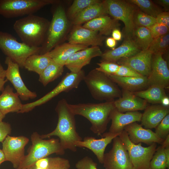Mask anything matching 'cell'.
<instances>
[{
  "instance_id": "obj_1",
  "label": "cell",
  "mask_w": 169,
  "mask_h": 169,
  "mask_svg": "<svg viewBox=\"0 0 169 169\" xmlns=\"http://www.w3.org/2000/svg\"><path fill=\"white\" fill-rule=\"evenodd\" d=\"M69 104L64 99L58 102L55 110L58 114V120L55 129L51 132L40 136L44 139L57 136L65 150L68 149L75 152L77 148L75 143L82 140V139L76 131L75 115L71 111Z\"/></svg>"
},
{
  "instance_id": "obj_2",
  "label": "cell",
  "mask_w": 169,
  "mask_h": 169,
  "mask_svg": "<svg viewBox=\"0 0 169 169\" xmlns=\"http://www.w3.org/2000/svg\"><path fill=\"white\" fill-rule=\"evenodd\" d=\"M114 101L99 103H79L69 104L72 112L88 119L91 125L90 130L97 135L101 136L107 129L110 120V116L115 109Z\"/></svg>"
},
{
  "instance_id": "obj_3",
  "label": "cell",
  "mask_w": 169,
  "mask_h": 169,
  "mask_svg": "<svg viewBox=\"0 0 169 169\" xmlns=\"http://www.w3.org/2000/svg\"><path fill=\"white\" fill-rule=\"evenodd\" d=\"M50 22L33 14L15 21L13 28L22 43L31 47H41L45 38Z\"/></svg>"
},
{
  "instance_id": "obj_4",
  "label": "cell",
  "mask_w": 169,
  "mask_h": 169,
  "mask_svg": "<svg viewBox=\"0 0 169 169\" xmlns=\"http://www.w3.org/2000/svg\"><path fill=\"white\" fill-rule=\"evenodd\" d=\"M83 80L92 97L100 101H113L120 97L121 90L108 75L96 68L85 75Z\"/></svg>"
},
{
  "instance_id": "obj_5",
  "label": "cell",
  "mask_w": 169,
  "mask_h": 169,
  "mask_svg": "<svg viewBox=\"0 0 169 169\" xmlns=\"http://www.w3.org/2000/svg\"><path fill=\"white\" fill-rule=\"evenodd\" d=\"M32 146L28 154L25 156L22 162L17 169L26 168L35 164L38 160L56 153L63 155L65 150L58 139L52 138L44 140L37 132L31 136Z\"/></svg>"
},
{
  "instance_id": "obj_6",
  "label": "cell",
  "mask_w": 169,
  "mask_h": 169,
  "mask_svg": "<svg viewBox=\"0 0 169 169\" xmlns=\"http://www.w3.org/2000/svg\"><path fill=\"white\" fill-rule=\"evenodd\" d=\"M54 10L45 41L40 47L39 54H43L50 51L59 43L66 32L68 20L64 9L59 4Z\"/></svg>"
},
{
  "instance_id": "obj_7",
  "label": "cell",
  "mask_w": 169,
  "mask_h": 169,
  "mask_svg": "<svg viewBox=\"0 0 169 169\" xmlns=\"http://www.w3.org/2000/svg\"><path fill=\"white\" fill-rule=\"evenodd\" d=\"M57 0H0V15L7 18L28 15Z\"/></svg>"
},
{
  "instance_id": "obj_8",
  "label": "cell",
  "mask_w": 169,
  "mask_h": 169,
  "mask_svg": "<svg viewBox=\"0 0 169 169\" xmlns=\"http://www.w3.org/2000/svg\"><path fill=\"white\" fill-rule=\"evenodd\" d=\"M40 47H31L20 43L12 34L0 31V49L19 67L23 68L26 59L30 56L39 54Z\"/></svg>"
},
{
  "instance_id": "obj_9",
  "label": "cell",
  "mask_w": 169,
  "mask_h": 169,
  "mask_svg": "<svg viewBox=\"0 0 169 169\" xmlns=\"http://www.w3.org/2000/svg\"><path fill=\"white\" fill-rule=\"evenodd\" d=\"M107 14L124 23L125 39H132L135 26L133 22L134 13L137 7L128 0H104Z\"/></svg>"
},
{
  "instance_id": "obj_10",
  "label": "cell",
  "mask_w": 169,
  "mask_h": 169,
  "mask_svg": "<svg viewBox=\"0 0 169 169\" xmlns=\"http://www.w3.org/2000/svg\"><path fill=\"white\" fill-rule=\"evenodd\" d=\"M128 152L133 169H151L150 163L156 149V143L148 146H142L141 143L136 144L129 139L126 132L123 130L118 136Z\"/></svg>"
},
{
  "instance_id": "obj_11",
  "label": "cell",
  "mask_w": 169,
  "mask_h": 169,
  "mask_svg": "<svg viewBox=\"0 0 169 169\" xmlns=\"http://www.w3.org/2000/svg\"><path fill=\"white\" fill-rule=\"evenodd\" d=\"M85 75L84 71L81 70L74 73H67L60 82L52 90L38 100L32 102L23 104L19 113L27 112L36 107L44 104L62 92H68L78 87Z\"/></svg>"
},
{
  "instance_id": "obj_12",
  "label": "cell",
  "mask_w": 169,
  "mask_h": 169,
  "mask_svg": "<svg viewBox=\"0 0 169 169\" xmlns=\"http://www.w3.org/2000/svg\"><path fill=\"white\" fill-rule=\"evenodd\" d=\"M113 140L112 148L104 154V167L105 169H133L128 152L119 136Z\"/></svg>"
},
{
  "instance_id": "obj_13",
  "label": "cell",
  "mask_w": 169,
  "mask_h": 169,
  "mask_svg": "<svg viewBox=\"0 0 169 169\" xmlns=\"http://www.w3.org/2000/svg\"><path fill=\"white\" fill-rule=\"evenodd\" d=\"M28 141L24 136L8 135L2 142V150L6 161L11 162L15 169L18 168L24 158V148Z\"/></svg>"
},
{
  "instance_id": "obj_14",
  "label": "cell",
  "mask_w": 169,
  "mask_h": 169,
  "mask_svg": "<svg viewBox=\"0 0 169 169\" xmlns=\"http://www.w3.org/2000/svg\"><path fill=\"white\" fill-rule=\"evenodd\" d=\"M161 54L152 55L151 70L147 77L149 86H156L164 89L169 85V70Z\"/></svg>"
},
{
  "instance_id": "obj_15",
  "label": "cell",
  "mask_w": 169,
  "mask_h": 169,
  "mask_svg": "<svg viewBox=\"0 0 169 169\" xmlns=\"http://www.w3.org/2000/svg\"><path fill=\"white\" fill-rule=\"evenodd\" d=\"M5 64L7 65L5 77L14 86L17 93L21 99L24 100L35 98L36 94L29 90L25 85L20 73L19 65L9 58L6 57Z\"/></svg>"
},
{
  "instance_id": "obj_16",
  "label": "cell",
  "mask_w": 169,
  "mask_h": 169,
  "mask_svg": "<svg viewBox=\"0 0 169 169\" xmlns=\"http://www.w3.org/2000/svg\"><path fill=\"white\" fill-rule=\"evenodd\" d=\"M104 38L97 32L80 25H74L68 39V43L88 47L101 46Z\"/></svg>"
},
{
  "instance_id": "obj_17",
  "label": "cell",
  "mask_w": 169,
  "mask_h": 169,
  "mask_svg": "<svg viewBox=\"0 0 169 169\" xmlns=\"http://www.w3.org/2000/svg\"><path fill=\"white\" fill-rule=\"evenodd\" d=\"M119 134H110L104 133L101 135L102 138L96 139L92 136H86L82 140L76 142L75 146L87 148L95 154L99 162L103 163L104 152L107 146L111 142L113 139Z\"/></svg>"
},
{
  "instance_id": "obj_18",
  "label": "cell",
  "mask_w": 169,
  "mask_h": 169,
  "mask_svg": "<svg viewBox=\"0 0 169 169\" xmlns=\"http://www.w3.org/2000/svg\"><path fill=\"white\" fill-rule=\"evenodd\" d=\"M152 55L148 49L141 50L130 57L121 59L116 63L129 67L142 76L147 77L151 70Z\"/></svg>"
},
{
  "instance_id": "obj_19",
  "label": "cell",
  "mask_w": 169,
  "mask_h": 169,
  "mask_svg": "<svg viewBox=\"0 0 169 169\" xmlns=\"http://www.w3.org/2000/svg\"><path fill=\"white\" fill-rule=\"evenodd\" d=\"M102 54L98 46L88 47L71 56L66 61L65 66L70 72H78L82 70L84 66L89 64L92 58L101 57Z\"/></svg>"
},
{
  "instance_id": "obj_20",
  "label": "cell",
  "mask_w": 169,
  "mask_h": 169,
  "mask_svg": "<svg viewBox=\"0 0 169 169\" xmlns=\"http://www.w3.org/2000/svg\"><path fill=\"white\" fill-rule=\"evenodd\" d=\"M124 130L127 133L130 141L134 144L143 143L150 145L156 143L161 144L164 141L150 129L143 128L141 124L137 122L125 126Z\"/></svg>"
},
{
  "instance_id": "obj_21",
  "label": "cell",
  "mask_w": 169,
  "mask_h": 169,
  "mask_svg": "<svg viewBox=\"0 0 169 169\" xmlns=\"http://www.w3.org/2000/svg\"><path fill=\"white\" fill-rule=\"evenodd\" d=\"M142 116V114L138 111L127 112L124 113L120 112L115 108L110 115L111 124L108 132L110 134L120 135L125 126L135 122L141 121Z\"/></svg>"
},
{
  "instance_id": "obj_22",
  "label": "cell",
  "mask_w": 169,
  "mask_h": 169,
  "mask_svg": "<svg viewBox=\"0 0 169 169\" xmlns=\"http://www.w3.org/2000/svg\"><path fill=\"white\" fill-rule=\"evenodd\" d=\"M114 103L115 108L123 113L144 110L148 106L145 100L136 96L133 92L123 89L121 96L115 100Z\"/></svg>"
},
{
  "instance_id": "obj_23",
  "label": "cell",
  "mask_w": 169,
  "mask_h": 169,
  "mask_svg": "<svg viewBox=\"0 0 169 169\" xmlns=\"http://www.w3.org/2000/svg\"><path fill=\"white\" fill-rule=\"evenodd\" d=\"M141 51L132 39H125L121 45L103 53L101 61L116 63L123 58L129 57Z\"/></svg>"
},
{
  "instance_id": "obj_24",
  "label": "cell",
  "mask_w": 169,
  "mask_h": 169,
  "mask_svg": "<svg viewBox=\"0 0 169 169\" xmlns=\"http://www.w3.org/2000/svg\"><path fill=\"white\" fill-rule=\"evenodd\" d=\"M169 113V106H165L161 104L148 106L142 114L141 125L146 129L156 128Z\"/></svg>"
},
{
  "instance_id": "obj_25",
  "label": "cell",
  "mask_w": 169,
  "mask_h": 169,
  "mask_svg": "<svg viewBox=\"0 0 169 169\" xmlns=\"http://www.w3.org/2000/svg\"><path fill=\"white\" fill-rule=\"evenodd\" d=\"M88 47L69 43L59 44L50 51L44 54L54 62L64 66L69 58L75 53Z\"/></svg>"
},
{
  "instance_id": "obj_26",
  "label": "cell",
  "mask_w": 169,
  "mask_h": 169,
  "mask_svg": "<svg viewBox=\"0 0 169 169\" xmlns=\"http://www.w3.org/2000/svg\"><path fill=\"white\" fill-rule=\"evenodd\" d=\"M23 104L17 93L8 85L0 95V111L4 115L10 112L19 113L22 109Z\"/></svg>"
},
{
  "instance_id": "obj_27",
  "label": "cell",
  "mask_w": 169,
  "mask_h": 169,
  "mask_svg": "<svg viewBox=\"0 0 169 169\" xmlns=\"http://www.w3.org/2000/svg\"><path fill=\"white\" fill-rule=\"evenodd\" d=\"M119 21L107 15L94 18L84 23L83 26L97 32L101 35H110L112 31L120 25Z\"/></svg>"
},
{
  "instance_id": "obj_28",
  "label": "cell",
  "mask_w": 169,
  "mask_h": 169,
  "mask_svg": "<svg viewBox=\"0 0 169 169\" xmlns=\"http://www.w3.org/2000/svg\"><path fill=\"white\" fill-rule=\"evenodd\" d=\"M109 78L122 89L132 92L144 90L149 87L147 77H126L108 75Z\"/></svg>"
},
{
  "instance_id": "obj_29",
  "label": "cell",
  "mask_w": 169,
  "mask_h": 169,
  "mask_svg": "<svg viewBox=\"0 0 169 169\" xmlns=\"http://www.w3.org/2000/svg\"><path fill=\"white\" fill-rule=\"evenodd\" d=\"M104 0L92 4L85 8L72 20L74 25H80L96 18L107 15Z\"/></svg>"
},
{
  "instance_id": "obj_30",
  "label": "cell",
  "mask_w": 169,
  "mask_h": 169,
  "mask_svg": "<svg viewBox=\"0 0 169 169\" xmlns=\"http://www.w3.org/2000/svg\"><path fill=\"white\" fill-rule=\"evenodd\" d=\"M52 61L50 57L45 54H33L26 59L23 67L39 75Z\"/></svg>"
},
{
  "instance_id": "obj_31",
  "label": "cell",
  "mask_w": 169,
  "mask_h": 169,
  "mask_svg": "<svg viewBox=\"0 0 169 169\" xmlns=\"http://www.w3.org/2000/svg\"><path fill=\"white\" fill-rule=\"evenodd\" d=\"M133 93L153 104H161L162 99L167 96L164 89L156 86H151L146 90Z\"/></svg>"
},
{
  "instance_id": "obj_32",
  "label": "cell",
  "mask_w": 169,
  "mask_h": 169,
  "mask_svg": "<svg viewBox=\"0 0 169 169\" xmlns=\"http://www.w3.org/2000/svg\"><path fill=\"white\" fill-rule=\"evenodd\" d=\"M64 66L52 61L39 75V81L46 86L62 74Z\"/></svg>"
},
{
  "instance_id": "obj_33",
  "label": "cell",
  "mask_w": 169,
  "mask_h": 169,
  "mask_svg": "<svg viewBox=\"0 0 169 169\" xmlns=\"http://www.w3.org/2000/svg\"><path fill=\"white\" fill-rule=\"evenodd\" d=\"M132 39L141 50L148 49L153 40L149 28L136 27Z\"/></svg>"
},
{
  "instance_id": "obj_34",
  "label": "cell",
  "mask_w": 169,
  "mask_h": 169,
  "mask_svg": "<svg viewBox=\"0 0 169 169\" xmlns=\"http://www.w3.org/2000/svg\"><path fill=\"white\" fill-rule=\"evenodd\" d=\"M145 13L155 18L162 11L153 1L150 0H129Z\"/></svg>"
},
{
  "instance_id": "obj_35",
  "label": "cell",
  "mask_w": 169,
  "mask_h": 169,
  "mask_svg": "<svg viewBox=\"0 0 169 169\" xmlns=\"http://www.w3.org/2000/svg\"><path fill=\"white\" fill-rule=\"evenodd\" d=\"M169 45V33L153 39L148 49L153 54H164Z\"/></svg>"
},
{
  "instance_id": "obj_36",
  "label": "cell",
  "mask_w": 169,
  "mask_h": 169,
  "mask_svg": "<svg viewBox=\"0 0 169 169\" xmlns=\"http://www.w3.org/2000/svg\"><path fill=\"white\" fill-rule=\"evenodd\" d=\"M133 22L135 27L146 28L156 23V18L143 12L137 7L134 13Z\"/></svg>"
},
{
  "instance_id": "obj_37",
  "label": "cell",
  "mask_w": 169,
  "mask_h": 169,
  "mask_svg": "<svg viewBox=\"0 0 169 169\" xmlns=\"http://www.w3.org/2000/svg\"><path fill=\"white\" fill-rule=\"evenodd\" d=\"M100 0H75L69 8L68 15L73 20L79 13L89 6L100 2Z\"/></svg>"
},
{
  "instance_id": "obj_38",
  "label": "cell",
  "mask_w": 169,
  "mask_h": 169,
  "mask_svg": "<svg viewBox=\"0 0 169 169\" xmlns=\"http://www.w3.org/2000/svg\"><path fill=\"white\" fill-rule=\"evenodd\" d=\"M164 148L161 146L156 149L150 163L151 169H166Z\"/></svg>"
},
{
  "instance_id": "obj_39",
  "label": "cell",
  "mask_w": 169,
  "mask_h": 169,
  "mask_svg": "<svg viewBox=\"0 0 169 169\" xmlns=\"http://www.w3.org/2000/svg\"><path fill=\"white\" fill-rule=\"evenodd\" d=\"M70 166L68 159L59 157H50L46 169H69Z\"/></svg>"
},
{
  "instance_id": "obj_40",
  "label": "cell",
  "mask_w": 169,
  "mask_h": 169,
  "mask_svg": "<svg viewBox=\"0 0 169 169\" xmlns=\"http://www.w3.org/2000/svg\"><path fill=\"white\" fill-rule=\"evenodd\" d=\"M155 128V133L156 136L164 140L169 135V114L163 119Z\"/></svg>"
},
{
  "instance_id": "obj_41",
  "label": "cell",
  "mask_w": 169,
  "mask_h": 169,
  "mask_svg": "<svg viewBox=\"0 0 169 169\" xmlns=\"http://www.w3.org/2000/svg\"><path fill=\"white\" fill-rule=\"evenodd\" d=\"M99 67L96 69L107 75H113L118 70L120 65L117 63L101 61L97 63Z\"/></svg>"
},
{
  "instance_id": "obj_42",
  "label": "cell",
  "mask_w": 169,
  "mask_h": 169,
  "mask_svg": "<svg viewBox=\"0 0 169 169\" xmlns=\"http://www.w3.org/2000/svg\"><path fill=\"white\" fill-rule=\"evenodd\" d=\"M147 28L150 30L154 39L169 33V28L161 23H156Z\"/></svg>"
},
{
  "instance_id": "obj_43",
  "label": "cell",
  "mask_w": 169,
  "mask_h": 169,
  "mask_svg": "<svg viewBox=\"0 0 169 169\" xmlns=\"http://www.w3.org/2000/svg\"><path fill=\"white\" fill-rule=\"evenodd\" d=\"M75 166L76 169H98L97 163L88 156H85L78 161Z\"/></svg>"
},
{
  "instance_id": "obj_44",
  "label": "cell",
  "mask_w": 169,
  "mask_h": 169,
  "mask_svg": "<svg viewBox=\"0 0 169 169\" xmlns=\"http://www.w3.org/2000/svg\"><path fill=\"white\" fill-rule=\"evenodd\" d=\"M113 75L126 77L144 76L130 67L124 65H120L118 70Z\"/></svg>"
},
{
  "instance_id": "obj_45",
  "label": "cell",
  "mask_w": 169,
  "mask_h": 169,
  "mask_svg": "<svg viewBox=\"0 0 169 169\" xmlns=\"http://www.w3.org/2000/svg\"><path fill=\"white\" fill-rule=\"evenodd\" d=\"M10 125L6 122H0V142L2 143L11 132Z\"/></svg>"
},
{
  "instance_id": "obj_46",
  "label": "cell",
  "mask_w": 169,
  "mask_h": 169,
  "mask_svg": "<svg viewBox=\"0 0 169 169\" xmlns=\"http://www.w3.org/2000/svg\"><path fill=\"white\" fill-rule=\"evenodd\" d=\"M156 23L165 25L169 28V12H162L156 18Z\"/></svg>"
},
{
  "instance_id": "obj_47",
  "label": "cell",
  "mask_w": 169,
  "mask_h": 169,
  "mask_svg": "<svg viewBox=\"0 0 169 169\" xmlns=\"http://www.w3.org/2000/svg\"><path fill=\"white\" fill-rule=\"evenodd\" d=\"M116 43V41L112 37H109L106 40V44L107 46L111 49L112 50L115 49Z\"/></svg>"
},
{
  "instance_id": "obj_48",
  "label": "cell",
  "mask_w": 169,
  "mask_h": 169,
  "mask_svg": "<svg viewBox=\"0 0 169 169\" xmlns=\"http://www.w3.org/2000/svg\"><path fill=\"white\" fill-rule=\"evenodd\" d=\"M111 33L112 38L116 41H119L121 39L122 33L118 28L114 29Z\"/></svg>"
},
{
  "instance_id": "obj_49",
  "label": "cell",
  "mask_w": 169,
  "mask_h": 169,
  "mask_svg": "<svg viewBox=\"0 0 169 169\" xmlns=\"http://www.w3.org/2000/svg\"><path fill=\"white\" fill-rule=\"evenodd\" d=\"M153 2H156V3L165 9L166 11H168L169 8V0H158Z\"/></svg>"
},
{
  "instance_id": "obj_50",
  "label": "cell",
  "mask_w": 169,
  "mask_h": 169,
  "mask_svg": "<svg viewBox=\"0 0 169 169\" xmlns=\"http://www.w3.org/2000/svg\"><path fill=\"white\" fill-rule=\"evenodd\" d=\"M164 150L166 159V167L169 169V146L165 148Z\"/></svg>"
},
{
  "instance_id": "obj_51",
  "label": "cell",
  "mask_w": 169,
  "mask_h": 169,
  "mask_svg": "<svg viewBox=\"0 0 169 169\" xmlns=\"http://www.w3.org/2000/svg\"><path fill=\"white\" fill-rule=\"evenodd\" d=\"M6 70L4 69L0 62V78H5Z\"/></svg>"
},
{
  "instance_id": "obj_52",
  "label": "cell",
  "mask_w": 169,
  "mask_h": 169,
  "mask_svg": "<svg viewBox=\"0 0 169 169\" xmlns=\"http://www.w3.org/2000/svg\"><path fill=\"white\" fill-rule=\"evenodd\" d=\"M8 80L6 79L0 78V91H2L4 89V85Z\"/></svg>"
},
{
  "instance_id": "obj_53",
  "label": "cell",
  "mask_w": 169,
  "mask_h": 169,
  "mask_svg": "<svg viewBox=\"0 0 169 169\" xmlns=\"http://www.w3.org/2000/svg\"><path fill=\"white\" fill-rule=\"evenodd\" d=\"M161 104L165 106H169V98L167 96L164 97L161 100Z\"/></svg>"
},
{
  "instance_id": "obj_54",
  "label": "cell",
  "mask_w": 169,
  "mask_h": 169,
  "mask_svg": "<svg viewBox=\"0 0 169 169\" xmlns=\"http://www.w3.org/2000/svg\"><path fill=\"white\" fill-rule=\"evenodd\" d=\"M161 146L164 148L167 146H169V135L164 140L161 144Z\"/></svg>"
},
{
  "instance_id": "obj_55",
  "label": "cell",
  "mask_w": 169,
  "mask_h": 169,
  "mask_svg": "<svg viewBox=\"0 0 169 169\" xmlns=\"http://www.w3.org/2000/svg\"><path fill=\"white\" fill-rule=\"evenodd\" d=\"M5 161V155L2 150L0 149V165Z\"/></svg>"
},
{
  "instance_id": "obj_56",
  "label": "cell",
  "mask_w": 169,
  "mask_h": 169,
  "mask_svg": "<svg viewBox=\"0 0 169 169\" xmlns=\"http://www.w3.org/2000/svg\"><path fill=\"white\" fill-rule=\"evenodd\" d=\"M5 115H3L0 111V122L2 121L3 119L4 118Z\"/></svg>"
},
{
  "instance_id": "obj_57",
  "label": "cell",
  "mask_w": 169,
  "mask_h": 169,
  "mask_svg": "<svg viewBox=\"0 0 169 169\" xmlns=\"http://www.w3.org/2000/svg\"><path fill=\"white\" fill-rule=\"evenodd\" d=\"M34 166V165L31 166H30V167H28V168H23V169H33V166Z\"/></svg>"
}]
</instances>
